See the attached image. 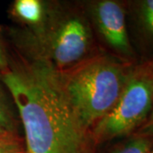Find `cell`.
Instances as JSON below:
<instances>
[{"label":"cell","instance_id":"cell-1","mask_svg":"<svg viewBox=\"0 0 153 153\" xmlns=\"http://www.w3.org/2000/svg\"><path fill=\"white\" fill-rule=\"evenodd\" d=\"M9 51L10 69L1 76L21 120L25 152H96L91 133L77 120L61 90L56 70Z\"/></svg>","mask_w":153,"mask_h":153},{"label":"cell","instance_id":"cell-2","mask_svg":"<svg viewBox=\"0 0 153 153\" xmlns=\"http://www.w3.org/2000/svg\"><path fill=\"white\" fill-rule=\"evenodd\" d=\"M0 29L18 54L43 60L57 71L69 69L101 50L82 1L48 0L46 19L36 30Z\"/></svg>","mask_w":153,"mask_h":153},{"label":"cell","instance_id":"cell-3","mask_svg":"<svg viewBox=\"0 0 153 153\" xmlns=\"http://www.w3.org/2000/svg\"><path fill=\"white\" fill-rule=\"evenodd\" d=\"M134 65L100 50L69 69L56 70L67 102L87 131L114 107Z\"/></svg>","mask_w":153,"mask_h":153},{"label":"cell","instance_id":"cell-4","mask_svg":"<svg viewBox=\"0 0 153 153\" xmlns=\"http://www.w3.org/2000/svg\"><path fill=\"white\" fill-rule=\"evenodd\" d=\"M153 108V67L149 60L133 66L115 106L91 130L97 148L134 134L145 123Z\"/></svg>","mask_w":153,"mask_h":153},{"label":"cell","instance_id":"cell-5","mask_svg":"<svg viewBox=\"0 0 153 153\" xmlns=\"http://www.w3.org/2000/svg\"><path fill=\"white\" fill-rule=\"evenodd\" d=\"M99 48L126 63L137 64V52L129 38L125 2L82 1Z\"/></svg>","mask_w":153,"mask_h":153},{"label":"cell","instance_id":"cell-6","mask_svg":"<svg viewBox=\"0 0 153 153\" xmlns=\"http://www.w3.org/2000/svg\"><path fill=\"white\" fill-rule=\"evenodd\" d=\"M124 2L132 45L143 55H149L153 52V0Z\"/></svg>","mask_w":153,"mask_h":153},{"label":"cell","instance_id":"cell-7","mask_svg":"<svg viewBox=\"0 0 153 153\" xmlns=\"http://www.w3.org/2000/svg\"><path fill=\"white\" fill-rule=\"evenodd\" d=\"M48 0H15L8 9L9 17L17 27L33 31L45 21Z\"/></svg>","mask_w":153,"mask_h":153},{"label":"cell","instance_id":"cell-8","mask_svg":"<svg viewBox=\"0 0 153 153\" xmlns=\"http://www.w3.org/2000/svg\"><path fill=\"white\" fill-rule=\"evenodd\" d=\"M22 123L16 105L0 73V129L21 134Z\"/></svg>","mask_w":153,"mask_h":153},{"label":"cell","instance_id":"cell-9","mask_svg":"<svg viewBox=\"0 0 153 153\" xmlns=\"http://www.w3.org/2000/svg\"><path fill=\"white\" fill-rule=\"evenodd\" d=\"M153 138L134 134L112 144L105 153H150Z\"/></svg>","mask_w":153,"mask_h":153},{"label":"cell","instance_id":"cell-10","mask_svg":"<svg viewBox=\"0 0 153 153\" xmlns=\"http://www.w3.org/2000/svg\"><path fill=\"white\" fill-rule=\"evenodd\" d=\"M25 150L24 139L22 135L0 129V152Z\"/></svg>","mask_w":153,"mask_h":153},{"label":"cell","instance_id":"cell-11","mask_svg":"<svg viewBox=\"0 0 153 153\" xmlns=\"http://www.w3.org/2000/svg\"><path fill=\"white\" fill-rule=\"evenodd\" d=\"M10 69V51L5 38L0 29V73H4Z\"/></svg>","mask_w":153,"mask_h":153},{"label":"cell","instance_id":"cell-12","mask_svg":"<svg viewBox=\"0 0 153 153\" xmlns=\"http://www.w3.org/2000/svg\"><path fill=\"white\" fill-rule=\"evenodd\" d=\"M134 134L153 138V108L150 116L148 117L147 120Z\"/></svg>","mask_w":153,"mask_h":153},{"label":"cell","instance_id":"cell-13","mask_svg":"<svg viewBox=\"0 0 153 153\" xmlns=\"http://www.w3.org/2000/svg\"><path fill=\"white\" fill-rule=\"evenodd\" d=\"M0 153H26L25 150H21V151H12V152H0Z\"/></svg>","mask_w":153,"mask_h":153},{"label":"cell","instance_id":"cell-14","mask_svg":"<svg viewBox=\"0 0 153 153\" xmlns=\"http://www.w3.org/2000/svg\"><path fill=\"white\" fill-rule=\"evenodd\" d=\"M149 62H150V64H151V65H152V67H153V56H152V58H151V59H149Z\"/></svg>","mask_w":153,"mask_h":153},{"label":"cell","instance_id":"cell-15","mask_svg":"<svg viewBox=\"0 0 153 153\" xmlns=\"http://www.w3.org/2000/svg\"><path fill=\"white\" fill-rule=\"evenodd\" d=\"M150 153H153V147H152V149L151 150V152H150Z\"/></svg>","mask_w":153,"mask_h":153}]
</instances>
